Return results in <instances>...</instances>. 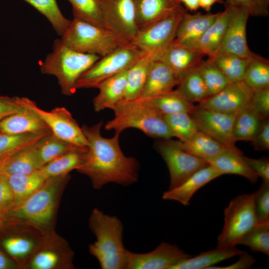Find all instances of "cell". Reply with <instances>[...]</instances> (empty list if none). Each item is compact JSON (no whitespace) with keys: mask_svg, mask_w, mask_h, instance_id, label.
Returning <instances> with one entry per match:
<instances>
[{"mask_svg":"<svg viewBox=\"0 0 269 269\" xmlns=\"http://www.w3.org/2000/svg\"><path fill=\"white\" fill-rule=\"evenodd\" d=\"M89 225L96 241L89 246L91 255L96 258L102 269H126L128 250L123 243L124 227L115 216L94 208Z\"/></svg>","mask_w":269,"mask_h":269,"instance_id":"277c9868","label":"cell"},{"mask_svg":"<svg viewBox=\"0 0 269 269\" xmlns=\"http://www.w3.org/2000/svg\"><path fill=\"white\" fill-rule=\"evenodd\" d=\"M49 132L22 134L0 133V160H4L20 149L34 144Z\"/></svg>","mask_w":269,"mask_h":269,"instance_id":"f35d334b","label":"cell"},{"mask_svg":"<svg viewBox=\"0 0 269 269\" xmlns=\"http://www.w3.org/2000/svg\"><path fill=\"white\" fill-rule=\"evenodd\" d=\"M164 116L178 113L190 114L195 105L185 99L175 89L159 96L149 98Z\"/></svg>","mask_w":269,"mask_h":269,"instance_id":"60d3db41","label":"cell"},{"mask_svg":"<svg viewBox=\"0 0 269 269\" xmlns=\"http://www.w3.org/2000/svg\"><path fill=\"white\" fill-rule=\"evenodd\" d=\"M14 205V196L7 177L0 174V210L5 214Z\"/></svg>","mask_w":269,"mask_h":269,"instance_id":"f907efd6","label":"cell"},{"mask_svg":"<svg viewBox=\"0 0 269 269\" xmlns=\"http://www.w3.org/2000/svg\"><path fill=\"white\" fill-rule=\"evenodd\" d=\"M249 108L263 119L269 116V88L254 92Z\"/></svg>","mask_w":269,"mask_h":269,"instance_id":"c3c4849f","label":"cell"},{"mask_svg":"<svg viewBox=\"0 0 269 269\" xmlns=\"http://www.w3.org/2000/svg\"></svg>","mask_w":269,"mask_h":269,"instance_id":"94428289","label":"cell"},{"mask_svg":"<svg viewBox=\"0 0 269 269\" xmlns=\"http://www.w3.org/2000/svg\"><path fill=\"white\" fill-rule=\"evenodd\" d=\"M191 257L176 245L162 242L146 253L128 251L126 269H172Z\"/></svg>","mask_w":269,"mask_h":269,"instance_id":"2e32d148","label":"cell"},{"mask_svg":"<svg viewBox=\"0 0 269 269\" xmlns=\"http://www.w3.org/2000/svg\"><path fill=\"white\" fill-rule=\"evenodd\" d=\"M7 224L14 225L16 231L4 238L1 242V246L17 264L19 268L24 269L31 257L51 231H43L24 224Z\"/></svg>","mask_w":269,"mask_h":269,"instance_id":"9a60e30c","label":"cell"},{"mask_svg":"<svg viewBox=\"0 0 269 269\" xmlns=\"http://www.w3.org/2000/svg\"><path fill=\"white\" fill-rule=\"evenodd\" d=\"M254 92L243 81L230 83L219 93L209 96L199 105L220 113L235 116L248 108Z\"/></svg>","mask_w":269,"mask_h":269,"instance_id":"e0dca14e","label":"cell"},{"mask_svg":"<svg viewBox=\"0 0 269 269\" xmlns=\"http://www.w3.org/2000/svg\"><path fill=\"white\" fill-rule=\"evenodd\" d=\"M138 29L174 12L182 5L180 0H134Z\"/></svg>","mask_w":269,"mask_h":269,"instance_id":"cb8c5ba5","label":"cell"},{"mask_svg":"<svg viewBox=\"0 0 269 269\" xmlns=\"http://www.w3.org/2000/svg\"><path fill=\"white\" fill-rule=\"evenodd\" d=\"M195 68L205 83L209 97L219 93L229 84L220 70L208 59H203Z\"/></svg>","mask_w":269,"mask_h":269,"instance_id":"b9f144b4","label":"cell"},{"mask_svg":"<svg viewBox=\"0 0 269 269\" xmlns=\"http://www.w3.org/2000/svg\"><path fill=\"white\" fill-rule=\"evenodd\" d=\"M238 256V261L232 265L224 267L212 266L207 269H247L251 268L256 262V259L245 251H243Z\"/></svg>","mask_w":269,"mask_h":269,"instance_id":"db71d44e","label":"cell"},{"mask_svg":"<svg viewBox=\"0 0 269 269\" xmlns=\"http://www.w3.org/2000/svg\"><path fill=\"white\" fill-rule=\"evenodd\" d=\"M68 0L72 5L74 17L104 27L98 0Z\"/></svg>","mask_w":269,"mask_h":269,"instance_id":"f6af8a7d","label":"cell"},{"mask_svg":"<svg viewBox=\"0 0 269 269\" xmlns=\"http://www.w3.org/2000/svg\"><path fill=\"white\" fill-rule=\"evenodd\" d=\"M243 251L233 247H217L200 253L176 265L172 269H207L214 265L238 256Z\"/></svg>","mask_w":269,"mask_h":269,"instance_id":"f546056e","label":"cell"},{"mask_svg":"<svg viewBox=\"0 0 269 269\" xmlns=\"http://www.w3.org/2000/svg\"><path fill=\"white\" fill-rule=\"evenodd\" d=\"M155 147L168 169V190L178 187L195 172L209 165L206 160L185 151L171 138L159 139Z\"/></svg>","mask_w":269,"mask_h":269,"instance_id":"8fae6325","label":"cell"},{"mask_svg":"<svg viewBox=\"0 0 269 269\" xmlns=\"http://www.w3.org/2000/svg\"><path fill=\"white\" fill-rule=\"evenodd\" d=\"M88 147L69 151L42 166L39 171L47 179L69 174L77 170L84 161Z\"/></svg>","mask_w":269,"mask_h":269,"instance_id":"4dcf8cb0","label":"cell"},{"mask_svg":"<svg viewBox=\"0 0 269 269\" xmlns=\"http://www.w3.org/2000/svg\"><path fill=\"white\" fill-rule=\"evenodd\" d=\"M225 6L245 8L250 16H267L269 14V0H225Z\"/></svg>","mask_w":269,"mask_h":269,"instance_id":"7dc6e473","label":"cell"},{"mask_svg":"<svg viewBox=\"0 0 269 269\" xmlns=\"http://www.w3.org/2000/svg\"><path fill=\"white\" fill-rule=\"evenodd\" d=\"M73 256L66 242L52 231L47 234L24 269H73Z\"/></svg>","mask_w":269,"mask_h":269,"instance_id":"5bb4252c","label":"cell"},{"mask_svg":"<svg viewBox=\"0 0 269 269\" xmlns=\"http://www.w3.org/2000/svg\"><path fill=\"white\" fill-rule=\"evenodd\" d=\"M251 141L256 150H269V118L264 120L260 130Z\"/></svg>","mask_w":269,"mask_h":269,"instance_id":"816d5d0a","label":"cell"},{"mask_svg":"<svg viewBox=\"0 0 269 269\" xmlns=\"http://www.w3.org/2000/svg\"><path fill=\"white\" fill-rule=\"evenodd\" d=\"M21 98L24 106L34 111L55 136L78 146H89L81 127L65 108L56 107L49 111H45L30 99Z\"/></svg>","mask_w":269,"mask_h":269,"instance_id":"7c38bea8","label":"cell"},{"mask_svg":"<svg viewBox=\"0 0 269 269\" xmlns=\"http://www.w3.org/2000/svg\"><path fill=\"white\" fill-rule=\"evenodd\" d=\"M253 194L258 223L269 222V182L263 180Z\"/></svg>","mask_w":269,"mask_h":269,"instance_id":"bcb514c9","label":"cell"},{"mask_svg":"<svg viewBox=\"0 0 269 269\" xmlns=\"http://www.w3.org/2000/svg\"><path fill=\"white\" fill-rule=\"evenodd\" d=\"M242 156L250 167L261 177L263 181L269 182V160L267 157H262L255 159L244 156Z\"/></svg>","mask_w":269,"mask_h":269,"instance_id":"f5cc1de1","label":"cell"},{"mask_svg":"<svg viewBox=\"0 0 269 269\" xmlns=\"http://www.w3.org/2000/svg\"><path fill=\"white\" fill-rule=\"evenodd\" d=\"M186 11L182 5L169 15L139 29L132 46L158 59L174 42Z\"/></svg>","mask_w":269,"mask_h":269,"instance_id":"ba28073f","label":"cell"},{"mask_svg":"<svg viewBox=\"0 0 269 269\" xmlns=\"http://www.w3.org/2000/svg\"><path fill=\"white\" fill-rule=\"evenodd\" d=\"M181 4H183L187 10L196 11L199 7V0H180Z\"/></svg>","mask_w":269,"mask_h":269,"instance_id":"9f6ffc18","label":"cell"},{"mask_svg":"<svg viewBox=\"0 0 269 269\" xmlns=\"http://www.w3.org/2000/svg\"><path fill=\"white\" fill-rule=\"evenodd\" d=\"M19 268L17 264L11 258L0 250V269Z\"/></svg>","mask_w":269,"mask_h":269,"instance_id":"11a10c76","label":"cell"},{"mask_svg":"<svg viewBox=\"0 0 269 269\" xmlns=\"http://www.w3.org/2000/svg\"><path fill=\"white\" fill-rule=\"evenodd\" d=\"M35 143L20 149L5 159L0 167V174L9 176L28 174L39 170L42 165Z\"/></svg>","mask_w":269,"mask_h":269,"instance_id":"83f0119b","label":"cell"},{"mask_svg":"<svg viewBox=\"0 0 269 269\" xmlns=\"http://www.w3.org/2000/svg\"><path fill=\"white\" fill-rule=\"evenodd\" d=\"M144 54L133 46H119L81 75L76 82V89L97 88L107 79L129 69Z\"/></svg>","mask_w":269,"mask_h":269,"instance_id":"30bf717a","label":"cell"},{"mask_svg":"<svg viewBox=\"0 0 269 269\" xmlns=\"http://www.w3.org/2000/svg\"><path fill=\"white\" fill-rule=\"evenodd\" d=\"M251 58H243L232 54H216L208 57V59L220 70L230 83L243 81Z\"/></svg>","mask_w":269,"mask_h":269,"instance_id":"836d02e7","label":"cell"},{"mask_svg":"<svg viewBox=\"0 0 269 269\" xmlns=\"http://www.w3.org/2000/svg\"><path fill=\"white\" fill-rule=\"evenodd\" d=\"M243 154V152L227 149L207 162L223 175L237 174L246 178L251 183H256L259 176L244 160Z\"/></svg>","mask_w":269,"mask_h":269,"instance_id":"4316f807","label":"cell"},{"mask_svg":"<svg viewBox=\"0 0 269 269\" xmlns=\"http://www.w3.org/2000/svg\"><path fill=\"white\" fill-rule=\"evenodd\" d=\"M205 55L199 51L174 42L158 59L180 79L194 69Z\"/></svg>","mask_w":269,"mask_h":269,"instance_id":"44dd1931","label":"cell"},{"mask_svg":"<svg viewBox=\"0 0 269 269\" xmlns=\"http://www.w3.org/2000/svg\"><path fill=\"white\" fill-rule=\"evenodd\" d=\"M112 109L114 117L105 125L107 131H114L115 133L121 134L126 129L134 128L153 138L169 139L174 137L164 115L149 98L123 99Z\"/></svg>","mask_w":269,"mask_h":269,"instance_id":"3957f363","label":"cell"},{"mask_svg":"<svg viewBox=\"0 0 269 269\" xmlns=\"http://www.w3.org/2000/svg\"><path fill=\"white\" fill-rule=\"evenodd\" d=\"M175 90L192 104L200 103L209 97L205 83L195 68L180 79Z\"/></svg>","mask_w":269,"mask_h":269,"instance_id":"74e56055","label":"cell"},{"mask_svg":"<svg viewBox=\"0 0 269 269\" xmlns=\"http://www.w3.org/2000/svg\"><path fill=\"white\" fill-rule=\"evenodd\" d=\"M238 245L248 247L254 252L269 255V222L258 223L240 240Z\"/></svg>","mask_w":269,"mask_h":269,"instance_id":"7bdbcfd3","label":"cell"},{"mask_svg":"<svg viewBox=\"0 0 269 269\" xmlns=\"http://www.w3.org/2000/svg\"><path fill=\"white\" fill-rule=\"evenodd\" d=\"M7 177L13 194L14 206L33 194L46 179L39 170L30 173L11 175Z\"/></svg>","mask_w":269,"mask_h":269,"instance_id":"d6a6232c","label":"cell"},{"mask_svg":"<svg viewBox=\"0 0 269 269\" xmlns=\"http://www.w3.org/2000/svg\"><path fill=\"white\" fill-rule=\"evenodd\" d=\"M128 70L107 79L97 87L99 92L93 100L95 111L99 112L106 109H112L123 99Z\"/></svg>","mask_w":269,"mask_h":269,"instance_id":"484cf974","label":"cell"},{"mask_svg":"<svg viewBox=\"0 0 269 269\" xmlns=\"http://www.w3.org/2000/svg\"><path fill=\"white\" fill-rule=\"evenodd\" d=\"M23 111L0 121V132L9 134L39 133L50 131L39 116L25 107Z\"/></svg>","mask_w":269,"mask_h":269,"instance_id":"d4e9b609","label":"cell"},{"mask_svg":"<svg viewBox=\"0 0 269 269\" xmlns=\"http://www.w3.org/2000/svg\"><path fill=\"white\" fill-rule=\"evenodd\" d=\"M176 141L185 151L207 161L229 149L199 130L185 141Z\"/></svg>","mask_w":269,"mask_h":269,"instance_id":"f1b7e54d","label":"cell"},{"mask_svg":"<svg viewBox=\"0 0 269 269\" xmlns=\"http://www.w3.org/2000/svg\"><path fill=\"white\" fill-rule=\"evenodd\" d=\"M164 118L174 137L181 141L188 140L199 131L189 113H178L164 115Z\"/></svg>","mask_w":269,"mask_h":269,"instance_id":"ee69618b","label":"cell"},{"mask_svg":"<svg viewBox=\"0 0 269 269\" xmlns=\"http://www.w3.org/2000/svg\"><path fill=\"white\" fill-rule=\"evenodd\" d=\"M61 36L62 42L68 48L100 57L120 46L115 37L105 28L75 17Z\"/></svg>","mask_w":269,"mask_h":269,"instance_id":"8992f818","label":"cell"},{"mask_svg":"<svg viewBox=\"0 0 269 269\" xmlns=\"http://www.w3.org/2000/svg\"><path fill=\"white\" fill-rule=\"evenodd\" d=\"M219 12H200L190 14L187 10L184 13L178 25L174 42L190 47L205 32L214 21Z\"/></svg>","mask_w":269,"mask_h":269,"instance_id":"7402d4cb","label":"cell"},{"mask_svg":"<svg viewBox=\"0 0 269 269\" xmlns=\"http://www.w3.org/2000/svg\"><path fill=\"white\" fill-rule=\"evenodd\" d=\"M25 108L21 97L0 95V121Z\"/></svg>","mask_w":269,"mask_h":269,"instance_id":"681fc988","label":"cell"},{"mask_svg":"<svg viewBox=\"0 0 269 269\" xmlns=\"http://www.w3.org/2000/svg\"><path fill=\"white\" fill-rule=\"evenodd\" d=\"M198 130L232 150L242 152L235 145L233 135L235 116L195 106L189 114Z\"/></svg>","mask_w":269,"mask_h":269,"instance_id":"4fadbf2b","label":"cell"},{"mask_svg":"<svg viewBox=\"0 0 269 269\" xmlns=\"http://www.w3.org/2000/svg\"><path fill=\"white\" fill-rule=\"evenodd\" d=\"M225 6V10L219 12L211 25L189 47L199 51L208 57L217 53L223 41L231 13V6Z\"/></svg>","mask_w":269,"mask_h":269,"instance_id":"603a6c76","label":"cell"},{"mask_svg":"<svg viewBox=\"0 0 269 269\" xmlns=\"http://www.w3.org/2000/svg\"><path fill=\"white\" fill-rule=\"evenodd\" d=\"M222 175V173L209 165L195 172L178 187L164 192L162 198L164 200L176 201L184 206H187L196 191Z\"/></svg>","mask_w":269,"mask_h":269,"instance_id":"ffe728a7","label":"cell"},{"mask_svg":"<svg viewBox=\"0 0 269 269\" xmlns=\"http://www.w3.org/2000/svg\"><path fill=\"white\" fill-rule=\"evenodd\" d=\"M104 27L120 46H132L138 31L134 0H98Z\"/></svg>","mask_w":269,"mask_h":269,"instance_id":"9c48e42d","label":"cell"},{"mask_svg":"<svg viewBox=\"0 0 269 269\" xmlns=\"http://www.w3.org/2000/svg\"><path fill=\"white\" fill-rule=\"evenodd\" d=\"M100 58L73 50L57 39L52 51L40 62V69L42 74L54 76L61 93L71 96L77 90L76 84L79 77Z\"/></svg>","mask_w":269,"mask_h":269,"instance_id":"5b68a950","label":"cell"},{"mask_svg":"<svg viewBox=\"0 0 269 269\" xmlns=\"http://www.w3.org/2000/svg\"><path fill=\"white\" fill-rule=\"evenodd\" d=\"M223 0H199L200 7L209 12L212 6L216 2H222Z\"/></svg>","mask_w":269,"mask_h":269,"instance_id":"6f0895ef","label":"cell"},{"mask_svg":"<svg viewBox=\"0 0 269 269\" xmlns=\"http://www.w3.org/2000/svg\"><path fill=\"white\" fill-rule=\"evenodd\" d=\"M243 81L253 92L269 88V61L255 54L250 59Z\"/></svg>","mask_w":269,"mask_h":269,"instance_id":"8d00e7d4","label":"cell"},{"mask_svg":"<svg viewBox=\"0 0 269 269\" xmlns=\"http://www.w3.org/2000/svg\"><path fill=\"white\" fill-rule=\"evenodd\" d=\"M69 179V174L47 178L33 194L4 214L5 223L24 224L45 232L52 231L59 201Z\"/></svg>","mask_w":269,"mask_h":269,"instance_id":"7a4b0ae2","label":"cell"},{"mask_svg":"<svg viewBox=\"0 0 269 269\" xmlns=\"http://www.w3.org/2000/svg\"><path fill=\"white\" fill-rule=\"evenodd\" d=\"M258 223L254 194L236 196L224 210V224L217 238V246H236Z\"/></svg>","mask_w":269,"mask_h":269,"instance_id":"52a82bcc","label":"cell"},{"mask_svg":"<svg viewBox=\"0 0 269 269\" xmlns=\"http://www.w3.org/2000/svg\"><path fill=\"white\" fill-rule=\"evenodd\" d=\"M231 6V13L227 29L216 54H232L243 58H251L255 53L248 46L246 34L250 15L244 8Z\"/></svg>","mask_w":269,"mask_h":269,"instance_id":"ac0fdd59","label":"cell"},{"mask_svg":"<svg viewBox=\"0 0 269 269\" xmlns=\"http://www.w3.org/2000/svg\"><path fill=\"white\" fill-rule=\"evenodd\" d=\"M4 160H5V159H4ZM4 160H0V167H1V165H2V162H3V161H4Z\"/></svg>","mask_w":269,"mask_h":269,"instance_id":"91938a15","label":"cell"},{"mask_svg":"<svg viewBox=\"0 0 269 269\" xmlns=\"http://www.w3.org/2000/svg\"><path fill=\"white\" fill-rule=\"evenodd\" d=\"M179 79L162 61L154 60L149 67L140 96L150 98L173 91Z\"/></svg>","mask_w":269,"mask_h":269,"instance_id":"d6986e66","label":"cell"},{"mask_svg":"<svg viewBox=\"0 0 269 269\" xmlns=\"http://www.w3.org/2000/svg\"><path fill=\"white\" fill-rule=\"evenodd\" d=\"M5 221L4 214L0 210V227L4 226Z\"/></svg>","mask_w":269,"mask_h":269,"instance_id":"680465c9","label":"cell"},{"mask_svg":"<svg viewBox=\"0 0 269 269\" xmlns=\"http://www.w3.org/2000/svg\"><path fill=\"white\" fill-rule=\"evenodd\" d=\"M154 57L144 54L128 69L124 99L132 100L140 96L148 72Z\"/></svg>","mask_w":269,"mask_h":269,"instance_id":"1f68e13d","label":"cell"},{"mask_svg":"<svg viewBox=\"0 0 269 269\" xmlns=\"http://www.w3.org/2000/svg\"><path fill=\"white\" fill-rule=\"evenodd\" d=\"M264 119L249 108L235 116L233 135L235 141H251L260 130Z\"/></svg>","mask_w":269,"mask_h":269,"instance_id":"e575fe53","label":"cell"},{"mask_svg":"<svg viewBox=\"0 0 269 269\" xmlns=\"http://www.w3.org/2000/svg\"><path fill=\"white\" fill-rule=\"evenodd\" d=\"M42 166L57 157L80 147L64 141L49 132L35 143Z\"/></svg>","mask_w":269,"mask_h":269,"instance_id":"d590c367","label":"cell"},{"mask_svg":"<svg viewBox=\"0 0 269 269\" xmlns=\"http://www.w3.org/2000/svg\"><path fill=\"white\" fill-rule=\"evenodd\" d=\"M102 121L81 128L89 145L82 164L77 170L87 176L95 189L109 183L129 186L137 182L139 164L134 157L126 156L120 143V134L111 138L102 136Z\"/></svg>","mask_w":269,"mask_h":269,"instance_id":"6da1fadb","label":"cell"},{"mask_svg":"<svg viewBox=\"0 0 269 269\" xmlns=\"http://www.w3.org/2000/svg\"><path fill=\"white\" fill-rule=\"evenodd\" d=\"M42 14L51 24L54 30L62 36L69 26L70 20L62 14L56 0H23Z\"/></svg>","mask_w":269,"mask_h":269,"instance_id":"ab89813d","label":"cell"}]
</instances>
